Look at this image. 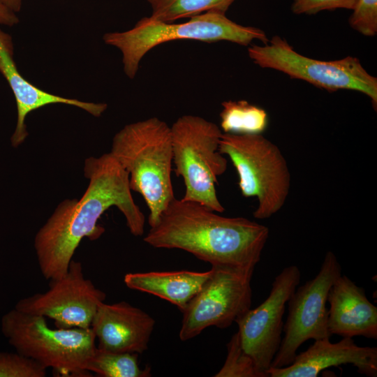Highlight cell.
<instances>
[{
  "instance_id": "6da1fadb",
  "label": "cell",
  "mask_w": 377,
  "mask_h": 377,
  "mask_svg": "<svg viewBox=\"0 0 377 377\" xmlns=\"http://www.w3.org/2000/svg\"><path fill=\"white\" fill-rule=\"evenodd\" d=\"M88 187L80 199L65 200L35 236L34 248L42 275L47 280L63 276L84 237L96 240L104 232L98 225L102 214L115 206L124 214L134 236H142L145 218L135 204L129 175L110 154L85 160Z\"/></svg>"
},
{
  "instance_id": "7a4b0ae2",
  "label": "cell",
  "mask_w": 377,
  "mask_h": 377,
  "mask_svg": "<svg viewBox=\"0 0 377 377\" xmlns=\"http://www.w3.org/2000/svg\"><path fill=\"white\" fill-rule=\"evenodd\" d=\"M193 201L175 198L144 242L158 249H180L212 266L255 267L269 228L244 217H226Z\"/></svg>"
},
{
  "instance_id": "3957f363",
  "label": "cell",
  "mask_w": 377,
  "mask_h": 377,
  "mask_svg": "<svg viewBox=\"0 0 377 377\" xmlns=\"http://www.w3.org/2000/svg\"><path fill=\"white\" fill-rule=\"evenodd\" d=\"M110 153L128 172L131 190L143 197L149 225L155 226L175 198L170 127L157 117L126 125L114 135Z\"/></svg>"
},
{
  "instance_id": "277c9868",
  "label": "cell",
  "mask_w": 377,
  "mask_h": 377,
  "mask_svg": "<svg viewBox=\"0 0 377 377\" xmlns=\"http://www.w3.org/2000/svg\"><path fill=\"white\" fill-rule=\"evenodd\" d=\"M103 39L105 44L121 51L124 73L131 79L135 77L141 59L149 50L169 41L179 39L205 43L226 40L247 46L256 40L263 44L269 40L263 30L239 24L219 12L201 13L179 24L145 17L131 29L106 33Z\"/></svg>"
},
{
  "instance_id": "5b68a950",
  "label": "cell",
  "mask_w": 377,
  "mask_h": 377,
  "mask_svg": "<svg viewBox=\"0 0 377 377\" xmlns=\"http://www.w3.org/2000/svg\"><path fill=\"white\" fill-rule=\"evenodd\" d=\"M3 336L15 351L62 376H89L87 365L96 348L91 327L51 328L46 318L16 309L1 318Z\"/></svg>"
},
{
  "instance_id": "8992f818",
  "label": "cell",
  "mask_w": 377,
  "mask_h": 377,
  "mask_svg": "<svg viewBox=\"0 0 377 377\" xmlns=\"http://www.w3.org/2000/svg\"><path fill=\"white\" fill-rule=\"evenodd\" d=\"M219 151L236 169L242 195L257 198L256 219H268L281 210L289 193L290 173L274 143L262 134L223 133Z\"/></svg>"
},
{
  "instance_id": "52a82bcc",
  "label": "cell",
  "mask_w": 377,
  "mask_h": 377,
  "mask_svg": "<svg viewBox=\"0 0 377 377\" xmlns=\"http://www.w3.org/2000/svg\"><path fill=\"white\" fill-rule=\"evenodd\" d=\"M175 174L185 185L182 200L224 212L216 191L217 177L227 170L228 160L219 151L223 132L214 123L186 114L170 127Z\"/></svg>"
},
{
  "instance_id": "ba28073f",
  "label": "cell",
  "mask_w": 377,
  "mask_h": 377,
  "mask_svg": "<svg viewBox=\"0 0 377 377\" xmlns=\"http://www.w3.org/2000/svg\"><path fill=\"white\" fill-rule=\"evenodd\" d=\"M248 54L253 62L263 68L282 72L329 92L353 90L362 93L377 106V78L369 74L357 57L319 60L296 52L283 38L274 36L263 45H252Z\"/></svg>"
},
{
  "instance_id": "9c48e42d",
  "label": "cell",
  "mask_w": 377,
  "mask_h": 377,
  "mask_svg": "<svg viewBox=\"0 0 377 377\" xmlns=\"http://www.w3.org/2000/svg\"><path fill=\"white\" fill-rule=\"evenodd\" d=\"M254 269L212 266L202 288L182 311L180 340H190L209 327L227 328L246 313L252 302Z\"/></svg>"
},
{
  "instance_id": "30bf717a",
  "label": "cell",
  "mask_w": 377,
  "mask_h": 377,
  "mask_svg": "<svg viewBox=\"0 0 377 377\" xmlns=\"http://www.w3.org/2000/svg\"><path fill=\"white\" fill-rule=\"evenodd\" d=\"M341 275V265L329 251L316 276L295 289L287 302L288 314L283 324L284 336L271 367L292 364L298 348L309 339H330L326 304L330 288Z\"/></svg>"
},
{
  "instance_id": "8fae6325",
  "label": "cell",
  "mask_w": 377,
  "mask_h": 377,
  "mask_svg": "<svg viewBox=\"0 0 377 377\" xmlns=\"http://www.w3.org/2000/svg\"><path fill=\"white\" fill-rule=\"evenodd\" d=\"M50 281L46 292L21 299L15 309L51 318L57 327H90L106 295L85 278L82 263L72 260L63 276Z\"/></svg>"
},
{
  "instance_id": "7c38bea8",
  "label": "cell",
  "mask_w": 377,
  "mask_h": 377,
  "mask_svg": "<svg viewBox=\"0 0 377 377\" xmlns=\"http://www.w3.org/2000/svg\"><path fill=\"white\" fill-rule=\"evenodd\" d=\"M300 278L297 266L284 267L274 278L265 300L256 308H250L235 322L243 349L266 377V371L281 342L286 304L299 285Z\"/></svg>"
},
{
  "instance_id": "4fadbf2b",
  "label": "cell",
  "mask_w": 377,
  "mask_h": 377,
  "mask_svg": "<svg viewBox=\"0 0 377 377\" xmlns=\"http://www.w3.org/2000/svg\"><path fill=\"white\" fill-rule=\"evenodd\" d=\"M154 319L142 309L122 301L102 302L91 326L98 348L114 353L141 354L148 348Z\"/></svg>"
},
{
  "instance_id": "5bb4252c",
  "label": "cell",
  "mask_w": 377,
  "mask_h": 377,
  "mask_svg": "<svg viewBox=\"0 0 377 377\" xmlns=\"http://www.w3.org/2000/svg\"><path fill=\"white\" fill-rule=\"evenodd\" d=\"M0 73L11 89L17 105V124L11 136V145L17 147L28 136L25 123L27 115L40 108L61 103L79 108L94 117H98L108 105L68 98L44 91L28 81L20 73L14 60V45L10 34L0 29Z\"/></svg>"
},
{
  "instance_id": "9a60e30c",
  "label": "cell",
  "mask_w": 377,
  "mask_h": 377,
  "mask_svg": "<svg viewBox=\"0 0 377 377\" xmlns=\"http://www.w3.org/2000/svg\"><path fill=\"white\" fill-rule=\"evenodd\" d=\"M337 343L330 339L315 340L305 351L297 354L288 366L267 370L269 377H316L331 367L351 364L359 373L377 376V348L359 346L353 338L342 337Z\"/></svg>"
},
{
  "instance_id": "2e32d148",
  "label": "cell",
  "mask_w": 377,
  "mask_h": 377,
  "mask_svg": "<svg viewBox=\"0 0 377 377\" xmlns=\"http://www.w3.org/2000/svg\"><path fill=\"white\" fill-rule=\"evenodd\" d=\"M327 327L331 335L377 339V307L364 288L346 275L339 276L330 289Z\"/></svg>"
},
{
  "instance_id": "e0dca14e",
  "label": "cell",
  "mask_w": 377,
  "mask_h": 377,
  "mask_svg": "<svg viewBox=\"0 0 377 377\" xmlns=\"http://www.w3.org/2000/svg\"><path fill=\"white\" fill-rule=\"evenodd\" d=\"M210 274L211 269L202 272L180 270L127 273L124 282L128 288L163 299L182 311Z\"/></svg>"
},
{
  "instance_id": "ac0fdd59",
  "label": "cell",
  "mask_w": 377,
  "mask_h": 377,
  "mask_svg": "<svg viewBox=\"0 0 377 377\" xmlns=\"http://www.w3.org/2000/svg\"><path fill=\"white\" fill-rule=\"evenodd\" d=\"M221 129L223 133L238 135L262 134L268 125L267 112L244 100L221 103Z\"/></svg>"
},
{
  "instance_id": "d6986e66",
  "label": "cell",
  "mask_w": 377,
  "mask_h": 377,
  "mask_svg": "<svg viewBox=\"0 0 377 377\" xmlns=\"http://www.w3.org/2000/svg\"><path fill=\"white\" fill-rule=\"evenodd\" d=\"M151 8V17L172 23L206 12L226 13L235 0H147Z\"/></svg>"
},
{
  "instance_id": "ffe728a7",
  "label": "cell",
  "mask_w": 377,
  "mask_h": 377,
  "mask_svg": "<svg viewBox=\"0 0 377 377\" xmlns=\"http://www.w3.org/2000/svg\"><path fill=\"white\" fill-rule=\"evenodd\" d=\"M137 353H114L96 347L87 370L103 377H149L151 369L140 367Z\"/></svg>"
},
{
  "instance_id": "44dd1931",
  "label": "cell",
  "mask_w": 377,
  "mask_h": 377,
  "mask_svg": "<svg viewBox=\"0 0 377 377\" xmlns=\"http://www.w3.org/2000/svg\"><path fill=\"white\" fill-rule=\"evenodd\" d=\"M227 356L215 377H266L258 370L253 359L242 348L238 332L227 344Z\"/></svg>"
},
{
  "instance_id": "7402d4cb",
  "label": "cell",
  "mask_w": 377,
  "mask_h": 377,
  "mask_svg": "<svg viewBox=\"0 0 377 377\" xmlns=\"http://www.w3.org/2000/svg\"><path fill=\"white\" fill-rule=\"evenodd\" d=\"M47 368L17 352H0V377H45Z\"/></svg>"
},
{
  "instance_id": "603a6c76",
  "label": "cell",
  "mask_w": 377,
  "mask_h": 377,
  "mask_svg": "<svg viewBox=\"0 0 377 377\" xmlns=\"http://www.w3.org/2000/svg\"><path fill=\"white\" fill-rule=\"evenodd\" d=\"M348 18L350 27L365 36L377 34V0H357Z\"/></svg>"
},
{
  "instance_id": "cb8c5ba5",
  "label": "cell",
  "mask_w": 377,
  "mask_h": 377,
  "mask_svg": "<svg viewBox=\"0 0 377 377\" xmlns=\"http://www.w3.org/2000/svg\"><path fill=\"white\" fill-rule=\"evenodd\" d=\"M357 0H294L291 11L296 15H314L323 10H352Z\"/></svg>"
},
{
  "instance_id": "d4e9b609",
  "label": "cell",
  "mask_w": 377,
  "mask_h": 377,
  "mask_svg": "<svg viewBox=\"0 0 377 377\" xmlns=\"http://www.w3.org/2000/svg\"><path fill=\"white\" fill-rule=\"evenodd\" d=\"M19 22L16 13L0 1V24L13 27Z\"/></svg>"
},
{
  "instance_id": "484cf974",
  "label": "cell",
  "mask_w": 377,
  "mask_h": 377,
  "mask_svg": "<svg viewBox=\"0 0 377 377\" xmlns=\"http://www.w3.org/2000/svg\"><path fill=\"white\" fill-rule=\"evenodd\" d=\"M6 6L12 11L18 13L22 8V0H0Z\"/></svg>"
}]
</instances>
